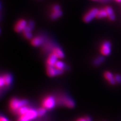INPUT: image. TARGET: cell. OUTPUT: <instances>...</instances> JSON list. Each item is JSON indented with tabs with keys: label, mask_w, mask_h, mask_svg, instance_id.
<instances>
[{
	"label": "cell",
	"mask_w": 121,
	"mask_h": 121,
	"mask_svg": "<svg viewBox=\"0 0 121 121\" xmlns=\"http://www.w3.org/2000/svg\"><path fill=\"white\" fill-rule=\"evenodd\" d=\"M28 101L25 99H19L17 98H12L9 102V108L13 112H16L19 109L24 106L27 105Z\"/></svg>",
	"instance_id": "obj_1"
},
{
	"label": "cell",
	"mask_w": 121,
	"mask_h": 121,
	"mask_svg": "<svg viewBox=\"0 0 121 121\" xmlns=\"http://www.w3.org/2000/svg\"><path fill=\"white\" fill-rule=\"evenodd\" d=\"M38 117L37 110L30 108L28 111L25 114L20 116L17 121H31Z\"/></svg>",
	"instance_id": "obj_2"
},
{
	"label": "cell",
	"mask_w": 121,
	"mask_h": 121,
	"mask_svg": "<svg viewBox=\"0 0 121 121\" xmlns=\"http://www.w3.org/2000/svg\"><path fill=\"white\" fill-rule=\"evenodd\" d=\"M56 104L55 98L52 95L45 97L42 101V107L47 110H50L54 108Z\"/></svg>",
	"instance_id": "obj_3"
},
{
	"label": "cell",
	"mask_w": 121,
	"mask_h": 121,
	"mask_svg": "<svg viewBox=\"0 0 121 121\" xmlns=\"http://www.w3.org/2000/svg\"><path fill=\"white\" fill-rule=\"evenodd\" d=\"M98 11H99V10L96 8H93L91 9L83 17V21L85 23H87L91 22L94 18H96Z\"/></svg>",
	"instance_id": "obj_4"
},
{
	"label": "cell",
	"mask_w": 121,
	"mask_h": 121,
	"mask_svg": "<svg viewBox=\"0 0 121 121\" xmlns=\"http://www.w3.org/2000/svg\"><path fill=\"white\" fill-rule=\"evenodd\" d=\"M64 73V70L56 69L54 66H46V73L48 77H52L62 75Z\"/></svg>",
	"instance_id": "obj_5"
},
{
	"label": "cell",
	"mask_w": 121,
	"mask_h": 121,
	"mask_svg": "<svg viewBox=\"0 0 121 121\" xmlns=\"http://www.w3.org/2000/svg\"><path fill=\"white\" fill-rule=\"evenodd\" d=\"M28 24L27 22L23 19L19 20L14 26V31L17 33L22 32L25 28L27 27Z\"/></svg>",
	"instance_id": "obj_6"
},
{
	"label": "cell",
	"mask_w": 121,
	"mask_h": 121,
	"mask_svg": "<svg viewBox=\"0 0 121 121\" xmlns=\"http://www.w3.org/2000/svg\"><path fill=\"white\" fill-rule=\"evenodd\" d=\"M100 51L101 54L104 56H108L111 52V44L108 41H105L102 44Z\"/></svg>",
	"instance_id": "obj_7"
},
{
	"label": "cell",
	"mask_w": 121,
	"mask_h": 121,
	"mask_svg": "<svg viewBox=\"0 0 121 121\" xmlns=\"http://www.w3.org/2000/svg\"><path fill=\"white\" fill-rule=\"evenodd\" d=\"M58 60V58L52 52L51 54L49 55L46 60V66H54L55 64Z\"/></svg>",
	"instance_id": "obj_8"
},
{
	"label": "cell",
	"mask_w": 121,
	"mask_h": 121,
	"mask_svg": "<svg viewBox=\"0 0 121 121\" xmlns=\"http://www.w3.org/2000/svg\"><path fill=\"white\" fill-rule=\"evenodd\" d=\"M104 78L107 80L111 84L115 85L116 82L115 79V76L112 74L109 71H106L104 74Z\"/></svg>",
	"instance_id": "obj_9"
},
{
	"label": "cell",
	"mask_w": 121,
	"mask_h": 121,
	"mask_svg": "<svg viewBox=\"0 0 121 121\" xmlns=\"http://www.w3.org/2000/svg\"><path fill=\"white\" fill-rule=\"evenodd\" d=\"M43 42V39L41 37L36 36L30 39V44L35 47H39Z\"/></svg>",
	"instance_id": "obj_10"
},
{
	"label": "cell",
	"mask_w": 121,
	"mask_h": 121,
	"mask_svg": "<svg viewBox=\"0 0 121 121\" xmlns=\"http://www.w3.org/2000/svg\"><path fill=\"white\" fill-rule=\"evenodd\" d=\"M52 53L58 59H62L65 57V54L61 48L59 47H55L52 49Z\"/></svg>",
	"instance_id": "obj_11"
},
{
	"label": "cell",
	"mask_w": 121,
	"mask_h": 121,
	"mask_svg": "<svg viewBox=\"0 0 121 121\" xmlns=\"http://www.w3.org/2000/svg\"><path fill=\"white\" fill-rule=\"evenodd\" d=\"M62 102L68 108H73L75 105L74 101L69 97H64L63 99Z\"/></svg>",
	"instance_id": "obj_12"
},
{
	"label": "cell",
	"mask_w": 121,
	"mask_h": 121,
	"mask_svg": "<svg viewBox=\"0 0 121 121\" xmlns=\"http://www.w3.org/2000/svg\"><path fill=\"white\" fill-rule=\"evenodd\" d=\"M32 30V29H31L29 27H28V26H27V27H26L23 31V36L26 39H32L33 35Z\"/></svg>",
	"instance_id": "obj_13"
},
{
	"label": "cell",
	"mask_w": 121,
	"mask_h": 121,
	"mask_svg": "<svg viewBox=\"0 0 121 121\" xmlns=\"http://www.w3.org/2000/svg\"><path fill=\"white\" fill-rule=\"evenodd\" d=\"M105 9L106 11H107L108 17V19H109V20H111L112 21L115 20L116 19V16L112 8L111 7L107 6L105 8Z\"/></svg>",
	"instance_id": "obj_14"
},
{
	"label": "cell",
	"mask_w": 121,
	"mask_h": 121,
	"mask_svg": "<svg viewBox=\"0 0 121 121\" xmlns=\"http://www.w3.org/2000/svg\"><path fill=\"white\" fill-rule=\"evenodd\" d=\"M63 15V12L60 10L58 11H52V12L51 13L50 17L52 20H56L60 17H61Z\"/></svg>",
	"instance_id": "obj_15"
},
{
	"label": "cell",
	"mask_w": 121,
	"mask_h": 121,
	"mask_svg": "<svg viewBox=\"0 0 121 121\" xmlns=\"http://www.w3.org/2000/svg\"><path fill=\"white\" fill-rule=\"evenodd\" d=\"M2 76L4 79V80L5 85L8 86V85H10L11 83H12L13 78H12V76H11L10 74L7 73V74H4L3 75H2Z\"/></svg>",
	"instance_id": "obj_16"
},
{
	"label": "cell",
	"mask_w": 121,
	"mask_h": 121,
	"mask_svg": "<svg viewBox=\"0 0 121 121\" xmlns=\"http://www.w3.org/2000/svg\"><path fill=\"white\" fill-rule=\"evenodd\" d=\"M30 108L28 107L27 105L24 106V107H22L21 108H20L17 111L16 113L19 116H21L25 114V113L27 112Z\"/></svg>",
	"instance_id": "obj_17"
},
{
	"label": "cell",
	"mask_w": 121,
	"mask_h": 121,
	"mask_svg": "<svg viewBox=\"0 0 121 121\" xmlns=\"http://www.w3.org/2000/svg\"><path fill=\"white\" fill-rule=\"evenodd\" d=\"M105 17H108V15L107 11H106L105 8L99 10L98 14L97 15L96 18L97 19H101Z\"/></svg>",
	"instance_id": "obj_18"
},
{
	"label": "cell",
	"mask_w": 121,
	"mask_h": 121,
	"mask_svg": "<svg viewBox=\"0 0 121 121\" xmlns=\"http://www.w3.org/2000/svg\"><path fill=\"white\" fill-rule=\"evenodd\" d=\"M54 67L59 70L64 71V69H65V64L62 60H58L55 64Z\"/></svg>",
	"instance_id": "obj_19"
},
{
	"label": "cell",
	"mask_w": 121,
	"mask_h": 121,
	"mask_svg": "<svg viewBox=\"0 0 121 121\" xmlns=\"http://www.w3.org/2000/svg\"><path fill=\"white\" fill-rule=\"evenodd\" d=\"M104 61V58L103 56H99L94 61V64L96 66L100 65Z\"/></svg>",
	"instance_id": "obj_20"
},
{
	"label": "cell",
	"mask_w": 121,
	"mask_h": 121,
	"mask_svg": "<svg viewBox=\"0 0 121 121\" xmlns=\"http://www.w3.org/2000/svg\"><path fill=\"white\" fill-rule=\"evenodd\" d=\"M36 110L37 112L38 117H42L44 116L45 115V113H46V111H47V109L43 107L38 108L37 109H36Z\"/></svg>",
	"instance_id": "obj_21"
},
{
	"label": "cell",
	"mask_w": 121,
	"mask_h": 121,
	"mask_svg": "<svg viewBox=\"0 0 121 121\" xmlns=\"http://www.w3.org/2000/svg\"><path fill=\"white\" fill-rule=\"evenodd\" d=\"M115 79L116 83H118L119 84L121 83V76L120 75H116L115 76Z\"/></svg>",
	"instance_id": "obj_22"
},
{
	"label": "cell",
	"mask_w": 121,
	"mask_h": 121,
	"mask_svg": "<svg viewBox=\"0 0 121 121\" xmlns=\"http://www.w3.org/2000/svg\"><path fill=\"white\" fill-rule=\"evenodd\" d=\"M76 121H91V119L88 117H86L84 118H80L78 119Z\"/></svg>",
	"instance_id": "obj_23"
},
{
	"label": "cell",
	"mask_w": 121,
	"mask_h": 121,
	"mask_svg": "<svg viewBox=\"0 0 121 121\" xmlns=\"http://www.w3.org/2000/svg\"><path fill=\"white\" fill-rule=\"evenodd\" d=\"M27 26H28V27H29L30 28H31V29H33L34 27H35V23H34L33 21H30L28 22V24H27Z\"/></svg>",
	"instance_id": "obj_24"
},
{
	"label": "cell",
	"mask_w": 121,
	"mask_h": 121,
	"mask_svg": "<svg viewBox=\"0 0 121 121\" xmlns=\"http://www.w3.org/2000/svg\"><path fill=\"white\" fill-rule=\"evenodd\" d=\"M5 85V84L4 80L2 76H1V77H0V86H1V87L2 88Z\"/></svg>",
	"instance_id": "obj_25"
},
{
	"label": "cell",
	"mask_w": 121,
	"mask_h": 121,
	"mask_svg": "<svg viewBox=\"0 0 121 121\" xmlns=\"http://www.w3.org/2000/svg\"><path fill=\"white\" fill-rule=\"evenodd\" d=\"M60 10V7L59 5H55L52 7V11H58Z\"/></svg>",
	"instance_id": "obj_26"
},
{
	"label": "cell",
	"mask_w": 121,
	"mask_h": 121,
	"mask_svg": "<svg viewBox=\"0 0 121 121\" xmlns=\"http://www.w3.org/2000/svg\"><path fill=\"white\" fill-rule=\"evenodd\" d=\"M0 121H9V120H8L7 118H6L5 117L2 116L0 117Z\"/></svg>",
	"instance_id": "obj_27"
},
{
	"label": "cell",
	"mask_w": 121,
	"mask_h": 121,
	"mask_svg": "<svg viewBox=\"0 0 121 121\" xmlns=\"http://www.w3.org/2000/svg\"><path fill=\"white\" fill-rule=\"evenodd\" d=\"M116 1L117 2H119V3H121V0H116Z\"/></svg>",
	"instance_id": "obj_28"
},
{
	"label": "cell",
	"mask_w": 121,
	"mask_h": 121,
	"mask_svg": "<svg viewBox=\"0 0 121 121\" xmlns=\"http://www.w3.org/2000/svg\"><path fill=\"white\" fill-rule=\"evenodd\" d=\"M92 1H101V0H92Z\"/></svg>",
	"instance_id": "obj_29"
}]
</instances>
